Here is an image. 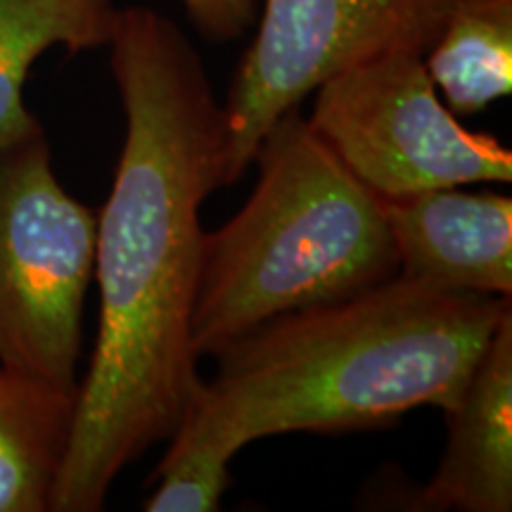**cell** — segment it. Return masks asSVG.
<instances>
[{"label": "cell", "instance_id": "6da1fadb", "mask_svg": "<svg viewBox=\"0 0 512 512\" xmlns=\"http://www.w3.org/2000/svg\"><path fill=\"white\" fill-rule=\"evenodd\" d=\"M107 48L126 136L98 216V339L53 512L105 508L119 472L171 439L202 384L192 349L200 211L223 185L226 110L200 53L157 10H119Z\"/></svg>", "mask_w": 512, "mask_h": 512}, {"label": "cell", "instance_id": "7a4b0ae2", "mask_svg": "<svg viewBox=\"0 0 512 512\" xmlns=\"http://www.w3.org/2000/svg\"><path fill=\"white\" fill-rule=\"evenodd\" d=\"M510 311L512 297L396 275L235 339L185 415L242 451L273 434L377 430L420 406L446 411Z\"/></svg>", "mask_w": 512, "mask_h": 512}, {"label": "cell", "instance_id": "3957f363", "mask_svg": "<svg viewBox=\"0 0 512 512\" xmlns=\"http://www.w3.org/2000/svg\"><path fill=\"white\" fill-rule=\"evenodd\" d=\"M259 183L226 226L204 233L192 349L216 356L266 320L389 283L399 259L382 200L299 110L268 128Z\"/></svg>", "mask_w": 512, "mask_h": 512}, {"label": "cell", "instance_id": "277c9868", "mask_svg": "<svg viewBox=\"0 0 512 512\" xmlns=\"http://www.w3.org/2000/svg\"><path fill=\"white\" fill-rule=\"evenodd\" d=\"M98 216L57 181L46 131L0 147V366L79 389Z\"/></svg>", "mask_w": 512, "mask_h": 512}, {"label": "cell", "instance_id": "5b68a950", "mask_svg": "<svg viewBox=\"0 0 512 512\" xmlns=\"http://www.w3.org/2000/svg\"><path fill=\"white\" fill-rule=\"evenodd\" d=\"M313 93L309 126L380 200L512 181V152L496 136L460 124L422 53L377 55Z\"/></svg>", "mask_w": 512, "mask_h": 512}, {"label": "cell", "instance_id": "8992f818", "mask_svg": "<svg viewBox=\"0 0 512 512\" xmlns=\"http://www.w3.org/2000/svg\"><path fill=\"white\" fill-rule=\"evenodd\" d=\"M448 0H264L230 83L223 185L240 181L261 138L320 83L377 55L437 41Z\"/></svg>", "mask_w": 512, "mask_h": 512}, {"label": "cell", "instance_id": "52a82bcc", "mask_svg": "<svg viewBox=\"0 0 512 512\" xmlns=\"http://www.w3.org/2000/svg\"><path fill=\"white\" fill-rule=\"evenodd\" d=\"M399 275L448 292L512 297V200L434 188L382 200Z\"/></svg>", "mask_w": 512, "mask_h": 512}, {"label": "cell", "instance_id": "ba28073f", "mask_svg": "<svg viewBox=\"0 0 512 512\" xmlns=\"http://www.w3.org/2000/svg\"><path fill=\"white\" fill-rule=\"evenodd\" d=\"M446 451L411 510H512V311L472 370L463 394L444 411Z\"/></svg>", "mask_w": 512, "mask_h": 512}, {"label": "cell", "instance_id": "9c48e42d", "mask_svg": "<svg viewBox=\"0 0 512 512\" xmlns=\"http://www.w3.org/2000/svg\"><path fill=\"white\" fill-rule=\"evenodd\" d=\"M79 389L0 366V512H53Z\"/></svg>", "mask_w": 512, "mask_h": 512}, {"label": "cell", "instance_id": "30bf717a", "mask_svg": "<svg viewBox=\"0 0 512 512\" xmlns=\"http://www.w3.org/2000/svg\"><path fill=\"white\" fill-rule=\"evenodd\" d=\"M117 17L114 0H0V147L43 131L24 102L38 57L107 48Z\"/></svg>", "mask_w": 512, "mask_h": 512}, {"label": "cell", "instance_id": "8fae6325", "mask_svg": "<svg viewBox=\"0 0 512 512\" xmlns=\"http://www.w3.org/2000/svg\"><path fill=\"white\" fill-rule=\"evenodd\" d=\"M425 67L458 117L482 112L510 95L512 0H448Z\"/></svg>", "mask_w": 512, "mask_h": 512}, {"label": "cell", "instance_id": "7c38bea8", "mask_svg": "<svg viewBox=\"0 0 512 512\" xmlns=\"http://www.w3.org/2000/svg\"><path fill=\"white\" fill-rule=\"evenodd\" d=\"M238 448L202 422L183 415L171 448L157 467V486L145 498L147 512H214L230 484V460Z\"/></svg>", "mask_w": 512, "mask_h": 512}, {"label": "cell", "instance_id": "4fadbf2b", "mask_svg": "<svg viewBox=\"0 0 512 512\" xmlns=\"http://www.w3.org/2000/svg\"><path fill=\"white\" fill-rule=\"evenodd\" d=\"M195 27L214 41H233L256 19L254 0H181Z\"/></svg>", "mask_w": 512, "mask_h": 512}]
</instances>
